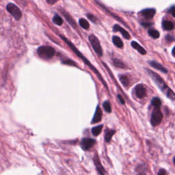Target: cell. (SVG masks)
Returning a JSON list of instances; mask_svg holds the SVG:
<instances>
[{"label": "cell", "instance_id": "obj_1", "mask_svg": "<svg viewBox=\"0 0 175 175\" xmlns=\"http://www.w3.org/2000/svg\"><path fill=\"white\" fill-rule=\"evenodd\" d=\"M148 71V73L149 74V75L151 77V78L154 81V82L159 86V88L162 90V91L166 94V96L171 100L175 99V94L168 87L166 84L165 83L164 81L161 78L160 76L157 75L155 72H154L152 70H150L149 69H146Z\"/></svg>", "mask_w": 175, "mask_h": 175}, {"label": "cell", "instance_id": "obj_2", "mask_svg": "<svg viewBox=\"0 0 175 175\" xmlns=\"http://www.w3.org/2000/svg\"><path fill=\"white\" fill-rule=\"evenodd\" d=\"M38 54L40 58L45 60L51 58L55 54V50L51 47L42 46L38 49Z\"/></svg>", "mask_w": 175, "mask_h": 175}, {"label": "cell", "instance_id": "obj_3", "mask_svg": "<svg viewBox=\"0 0 175 175\" xmlns=\"http://www.w3.org/2000/svg\"><path fill=\"white\" fill-rule=\"evenodd\" d=\"M163 119V115L160 108H154L151 115V123L153 127L157 126L161 123Z\"/></svg>", "mask_w": 175, "mask_h": 175}, {"label": "cell", "instance_id": "obj_4", "mask_svg": "<svg viewBox=\"0 0 175 175\" xmlns=\"http://www.w3.org/2000/svg\"><path fill=\"white\" fill-rule=\"evenodd\" d=\"M89 41L93 47V49H94V51L97 53V55L99 56H103V51H102V48L101 45H100L98 38L94 35H90L89 36Z\"/></svg>", "mask_w": 175, "mask_h": 175}, {"label": "cell", "instance_id": "obj_5", "mask_svg": "<svg viewBox=\"0 0 175 175\" xmlns=\"http://www.w3.org/2000/svg\"><path fill=\"white\" fill-rule=\"evenodd\" d=\"M7 10L14 17L16 20H19L21 18V12L19 8L13 4H9L7 6Z\"/></svg>", "mask_w": 175, "mask_h": 175}, {"label": "cell", "instance_id": "obj_6", "mask_svg": "<svg viewBox=\"0 0 175 175\" xmlns=\"http://www.w3.org/2000/svg\"><path fill=\"white\" fill-rule=\"evenodd\" d=\"M96 143V141L92 138H83L81 141V146L84 151H88L94 146Z\"/></svg>", "mask_w": 175, "mask_h": 175}, {"label": "cell", "instance_id": "obj_7", "mask_svg": "<svg viewBox=\"0 0 175 175\" xmlns=\"http://www.w3.org/2000/svg\"><path fill=\"white\" fill-rule=\"evenodd\" d=\"M135 92L138 98L143 99L145 96H146V89L144 86L142 85V84H140V85H138L135 86Z\"/></svg>", "mask_w": 175, "mask_h": 175}, {"label": "cell", "instance_id": "obj_8", "mask_svg": "<svg viewBox=\"0 0 175 175\" xmlns=\"http://www.w3.org/2000/svg\"><path fill=\"white\" fill-rule=\"evenodd\" d=\"M156 11L153 8H147L144 9V10H142L141 14L144 17L146 18L147 19H151L154 17V14H155Z\"/></svg>", "mask_w": 175, "mask_h": 175}, {"label": "cell", "instance_id": "obj_9", "mask_svg": "<svg viewBox=\"0 0 175 175\" xmlns=\"http://www.w3.org/2000/svg\"><path fill=\"white\" fill-rule=\"evenodd\" d=\"M113 30L114 31H120V32L121 33V34L122 35V36H123L125 39L127 40L130 39L131 36L130 35H129V34L127 32V31L123 28H121V27L119 26V25H115L113 28Z\"/></svg>", "mask_w": 175, "mask_h": 175}, {"label": "cell", "instance_id": "obj_10", "mask_svg": "<svg viewBox=\"0 0 175 175\" xmlns=\"http://www.w3.org/2000/svg\"><path fill=\"white\" fill-rule=\"evenodd\" d=\"M94 161L95 165H96L97 170V171H98L99 173L100 174H101V175H105V169H104V168H103V165H102L101 163L100 162V161L99 160V158L97 157V156H95L94 157Z\"/></svg>", "mask_w": 175, "mask_h": 175}, {"label": "cell", "instance_id": "obj_11", "mask_svg": "<svg viewBox=\"0 0 175 175\" xmlns=\"http://www.w3.org/2000/svg\"><path fill=\"white\" fill-rule=\"evenodd\" d=\"M149 63L152 67L154 68V69L160 70V71L163 72V73H167L168 72V70L165 69V67H163L161 64L155 61H151V62H149Z\"/></svg>", "mask_w": 175, "mask_h": 175}, {"label": "cell", "instance_id": "obj_12", "mask_svg": "<svg viewBox=\"0 0 175 175\" xmlns=\"http://www.w3.org/2000/svg\"><path fill=\"white\" fill-rule=\"evenodd\" d=\"M102 119V111L101 110V108H99V106H97V110H96V112L94 113V118H93L92 123H97V122H100L101 120Z\"/></svg>", "mask_w": 175, "mask_h": 175}, {"label": "cell", "instance_id": "obj_13", "mask_svg": "<svg viewBox=\"0 0 175 175\" xmlns=\"http://www.w3.org/2000/svg\"><path fill=\"white\" fill-rule=\"evenodd\" d=\"M131 46H132L133 48L137 50L140 53L142 54V55H146V51H145V49L143 48L142 46H140L137 42L133 41L132 42H131Z\"/></svg>", "mask_w": 175, "mask_h": 175}, {"label": "cell", "instance_id": "obj_14", "mask_svg": "<svg viewBox=\"0 0 175 175\" xmlns=\"http://www.w3.org/2000/svg\"><path fill=\"white\" fill-rule=\"evenodd\" d=\"M115 130H112V129H107L105 134V140L107 142H110L112 139V136L113 134L115 133Z\"/></svg>", "mask_w": 175, "mask_h": 175}, {"label": "cell", "instance_id": "obj_15", "mask_svg": "<svg viewBox=\"0 0 175 175\" xmlns=\"http://www.w3.org/2000/svg\"><path fill=\"white\" fill-rule=\"evenodd\" d=\"M163 28L165 29V30H172V29H174V24L172 23V22L170 21H163L162 23Z\"/></svg>", "mask_w": 175, "mask_h": 175}, {"label": "cell", "instance_id": "obj_16", "mask_svg": "<svg viewBox=\"0 0 175 175\" xmlns=\"http://www.w3.org/2000/svg\"><path fill=\"white\" fill-rule=\"evenodd\" d=\"M112 41L116 46L119 48H122L123 47V42L121 40V39L118 36H113L112 37Z\"/></svg>", "mask_w": 175, "mask_h": 175}, {"label": "cell", "instance_id": "obj_17", "mask_svg": "<svg viewBox=\"0 0 175 175\" xmlns=\"http://www.w3.org/2000/svg\"><path fill=\"white\" fill-rule=\"evenodd\" d=\"M103 125H99L97 127H93L92 129V135H94V136H97L99 135L100 133H101L102 129H103Z\"/></svg>", "mask_w": 175, "mask_h": 175}, {"label": "cell", "instance_id": "obj_18", "mask_svg": "<svg viewBox=\"0 0 175 175\" xmlns=\"http://www.w3.org/2000/svg\"><path fill=\"white\" fill-rule=\"evenodd\" d=\"M79 25H80V26L81 28L85 29H87L89 28L90 27V24L89 23H88L87 21H86V19H79Z\"/></svg>", "mask_w": 175, "mask_h": 175}, {"label": "cell", "instance_id": "obj_19", "mask_svg": "<svg viewBox=\"0 0 175 175\" xmlns=\"http://www.w3.org/2000/svg\"><path fill=\"white\" fill-rule=\"evenodd\" d=\"M149 34L153 38H158L160 37V32L155 29H151L149 30Z\"/></svg>", "mask_w": 175, "mask_h": 175}, {"label": "cell", "instance_id": "obj_20", "mask_svg": "<svg viewBox=\"0 0 175 175\" xmlns=\"http://www.w3.org/2000/svg\"><path fill=\"white\" fill-rule=\"evenodd\" d=\"M151 104L154 107V108H160L161 104V100L157 98V97H154V98L152 99Z\"/></svg>", "mask_w": 175, "mask_h": 175}, {"label": "cell", "instance_id": "obj_21", "mask_svg": "<svg viewBox=\"0 0 175 175\" xmlns=\"http://www.w3.org/2000/svg\"><path fill=\"white\" fill-rule=\"evenodd\" d=\"M53 22L54 23L58 25V26H61L63 23V20L60 16L56 15L53 19Z\"/></svg>", "mask_w": 175, "mask_h": 175}, {"label": "cell", "instance_id": "obj_22", "mask_svg": "<svg viewBox=\"0 0 175 175\" xmlns=\"http://www.w3.org/2000/svg\"><path fill=\"white\" fill-rule=\"evenodd\" d=\"M103 107L107 112L110 113L112 112V108H111V105L109 101H105L103 104Z\"/></svg>", "mask_w": 175, "mask_h": 175}, {"label": "cell", "instance_id": "obj_23", "mask_svg": "<svg viewBox=\"0 0 175 175\" xmlns=\"http://www.w3.org/2000/svg\"><path fill=\"white\" fill-rule=\"evenodd\" d=\"M113 64H114V65L116 67L121 68V69H124V68H126L124 64L122 62V61H120L119 60H116H116H113Z\"/></svg>", "mask_w": 175, "mask_h": 175}, {"label": "cell", "instance_id": "obj_24", "mask_svg": "<svg viewBox=\"0 0 175 175\" xmlns=\"http://www.w3.org/2000/svg\"><path fill=\"white\" fill-rule=\"evenodd\" d=\"M120 80L122 83V85L124 86H127L129 84V79L127 78V77L124 75H121L120 77Z\"/></svg>", "mask_w": 175, "mask_h": 175}, {"label": "cell", "instance_id": "obj_25", "mask_svg": "<svg viewBox=\"0 0 175 175\" xmlns=\"http://www.w3.org/2000/svg\"><path fill=\"white\" fill-rule=\"evenodd\" d=\"M87 17H88V19H89L92 23H96L97 18H96V17H94V15L88 14V15H87Z\"/></svg>", "mask_w": 175, "mask_h": 175}, {"label": "cell", "instance_id": "obj_26", "mask_svg": "<svg viewBox=\"0 0 175 175\" xmlns=\"http://www.w3.org/2000/svg\"><path fill=\"white\" fill-rule=\"evenodd\" d=\"M158 175H167V172L164 169H161L160 171H159Z\"/></svg>", "mask_w": 175, "mask_h": 175}, {"label": "cell", "instance_id": "obj_27", "mask_svg": "<svg viewBox=\"0 0 175 175\" xmlns=\"http://www.w3.org/2000/svg\"><path fill=\"white\" fill-rule=\"evenodd\" d=\"M170 12H171V14L174 17H175V6H172V7L170 8Z\"/></svg>", "mask_w": 175, "mask_h": 175}, {"label": "cell", "instance_id": "obj_28", "mask_svg": "<svg viewBox=\"0 0 175 175\" xmlns=\"http://www.w3.org/2000/svg\"><path fill=\"white\" fill-rule=\"evenodd\" d=\"M118 98H119V101H120V103H121V104H124V99H122V97L121 96H120V95H118Z\"/></svg>", "mask_w": 175, "mask_h": 175}, {"label": "cell", "instance_id": "obj_29", "mask_svg": "<svg viewBox=\"0 0 175 175\" xmlns=\"http://www.w3.org/2000/svg\"><path fill=\"white\" fill-rule=\"evenodd\" d=\"M172 55H173V56H174V58H175V47H174L173 49H172Z\"/></svg>", "mask_w": 175, "mask_h": 175}, {"label": "cell", "instance_id": "obj_30", "mask_svg": "<svg viewBox=\"0 0 175 175\" xmlns=\"http://www.w3.org/2000/svg\"><path fill=\"white\" fill-rule=\"evenodd\" d=\"M173 161H174V164H175V157L174 158V160H173Z\"/></svg>", "mask_w": 175, "mask_h": 175}]
</instances>
